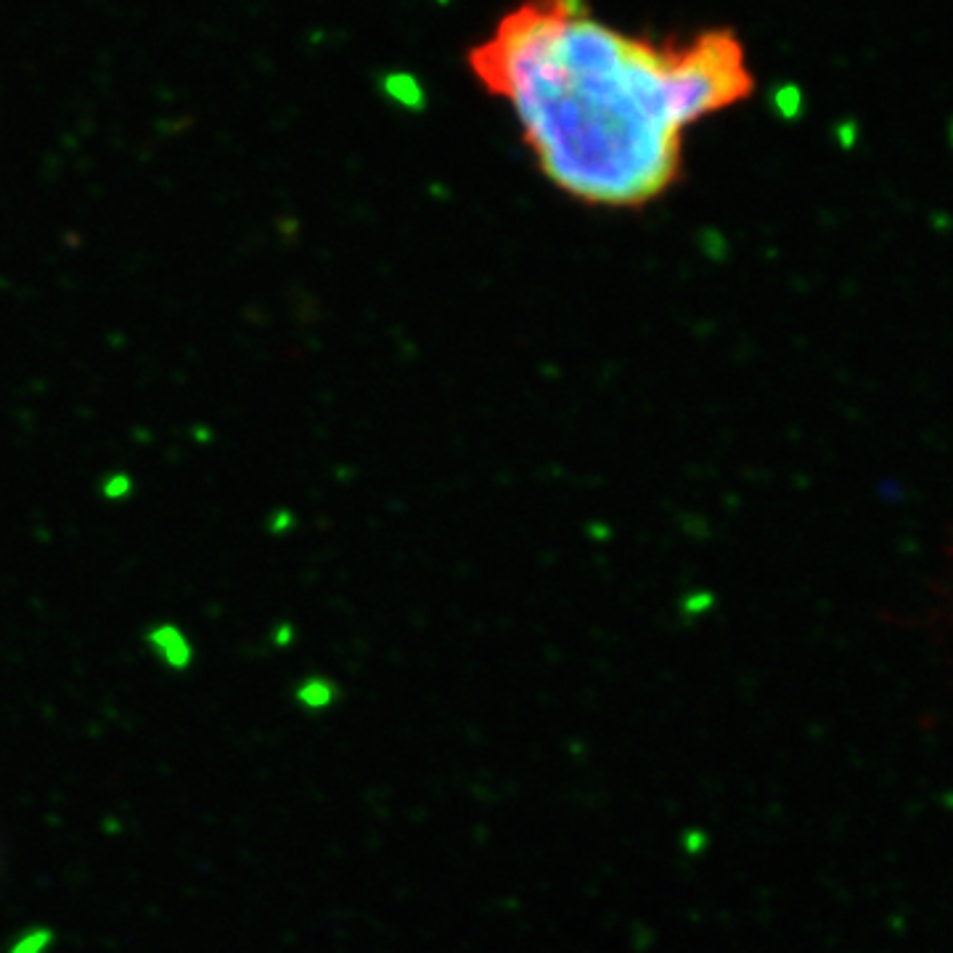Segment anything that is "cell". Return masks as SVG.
Returning <instances> with one entry per match:
<instances>
[{
  "mask_svg": "<svg viewBox=\"0 0 953 953\" xmlns=\"http://www.w3.org/2000/svg\"><path fill=\"white\" fill-rule=\"evenodd\" d=\"M469 67L511 106L548 181L599 207L665 194L686 128L755 91L731 30L654 43L596 19L586 0H522Z\"/></svg>",
  "mask_w": 953,
  "mask_h": 953,
  "instance_id": "1",
  "label": "cell"
},
{
  "mask_svg": "<svg viewBox=\"0 0 953 953\" xmlns=\"http://www.w3.org/2000/svg\"><path fill=\"white\" fill-rule=\"evenodd\" d=\"M130 485H133V482H130L128 474H114V477H109V480L104 482V496L112 498V501L125 498L130 493Z\"/></svg>",
  "mask_w": 953,
  "mask_h": 953,
  "instance_id": "2",
  "label": "cell"
}]
</instances>
